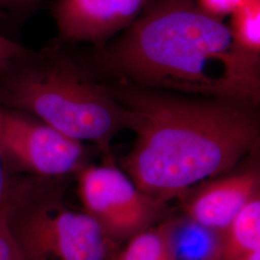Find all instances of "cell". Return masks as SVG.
<instances>
[{
    "label": "cell",
    "instance_id": "obj_1",
    "mask_svg": "<svg viewBox=\"0 0 260 260\" xmlns=\"http://www.w3.org/2000/svg\"><path fill=\"white\" fill-rule=\"evenodd\" d=\"M135 140L121 169L146 195L167 204L232 172L259 138L258 105L106 82Z\"/></svg>",
    "mask_w": 260,
    "mask_h": 260
},
{
    "label": "cell",
    "instance_id": "obj_2",
    "mask_svg": "<svg viewBox=\"0 0 260 260\" xmlns=\"http://www.w3.org/2000/svg\"><path fill=\"white\" fill-rule=\"evenodd\" d=\"M94 73L143 88L259 104L260 61L196 0H149L135 21L82 52Z\"/></svg>",
    "mask_w": 260,
    "mask_h": 260
},
{
    "label": "cell",
    "instance_id": "obj_3",
    "mask_svg": "<svg viewBox=\"0 0 260 260\" xmlns=\"http://www.w3.org/2000/svg\"><path fill=\"white\" fill-rule=\"evenodd\" d=\"M0 106L26 112L79 143L108 152L124 111L83 53L55 41L0 63Z\"/></svg>",
    "mask_w": 260,
    "mask_h": 260
},
{
    "label": "cell",
    "instance_id": "obj_4",
    "mask_svg": "<svg viewBox=\"0 0 260 260\" xmlns=\"http://www.w3.org/2000/svg\"><path fill=\"white\" fill-rule=\"evenodd\" d=\"M64 178L12 174L4 204L23 260H113L120 245L83 210L67 205Z\"/></svg>",
    "mask_w": 260,
    "mask_h": 260
},
{
    "label": "cell",
    "instance_id": "obj_5",
    "mask_svg": "<svg viewBox=\"0 0 260 260\" xmlns=\"http://www.w3.org/2000/svg\"><path fill=\"white\" fill-rule=\"evenodd\" d=\"M76 177L82 210L119 245L165 218L166 204L143 193L113 163L88 164Z\"/></svg>",
    "mask_w": 260,
    "mask_h": 260
},
{
    "label": "cell",
    "instance_id": "obj_6",
    "mask_svg": "<svg viewBox=\"0 0 260 260\" xmlns=\"http://www.w3.org/2000/svg\"><path fill=\"white\" fill-rule=\"evenodd\" d=\"M0 144L12 174L60 179L88 165L84 144L26 112L1 106Z\"/></svg>",
    "mask_w": 260,
    "mask_h": 260
},
{
    "label": "cell",
    "instance_id": "obj_7",
    "mask_svg": "<svg viewBox=\"0 0 260 260\" xmlns=\"http://www.w3.org/2000/svg\"><path fill=\"white\" fill-rule=\"evenodd\" d=\"M149 0H56L52 15L58 28L56 41L101 47L130 26Z\"/></svg>",
    "mask_w": 260,
    "mask_h": 260
},
{
    "label": "cell",
    "instance_id": "obj_8",
    "mask_svg": "<svg viewBox=\"0 0 260 260\" xmlns=\"http://www.w3.org/2000/svg\"><path fill=\"white\" fill-rule=\"evenodd\" d=\"M259 194V172L248 169L205 181L179 202L181 212L186 216L223 233L244 206Z\"/></svg>",
    "mask_w": 260,
    "mask_h": 260
},
{
    "label": "cell",
    "instance_id": "obj_9",
    "mask_svg": "<svg viewBox=\"0 0 260 260\" xmlns=\"http://www.w3.org/2000/svg\"><path fill=\"white\" fill-rule=\"evenodd\" d=\"M172 260H221L223 233L196 222L185 214L157 223Z\"/></svg>",
    "mask_w": 260,
    "mask_h": 260
},
{
    "label": "cell",
    "instance_id": "obj_10",
    "mask_svg": "<svg viewBox=\"0 0 260 260\" xmlns=\"http://www.w3.org/2000/svg\"><path fill=\"white\" fill-rule=\"evenodd\" d=\"M260 250V194L237 214L223 232L221 260H232Z\"/></svg>",
    "mask_w": 260,
    "mask_h": 260
},
{
    "label": "cell",
    "instance_id": "obj_11",
    "mask_svg": "<svg viewBox=\"0 0 260 260\" xmlns=\"http://www.w3.org/2000/svg\"><path fill=\"white\" fill-rule=\"evenodd\" d=\"M230 18L228 25L235 45L260 61V0H246Z\"/></svg>",
    "mask_w": 260,
    "mask_h": 260
},
{
    "label": "cell",
    "instance_id": "obj_12",
    "mask_svg": "<svg viewBox=\"0 0 260 260\" xmlns=\"http://www.w3.org/2000/svg\"><path fill=\"white\" fill-rule=\"evenodd\" d=\"M113 260H172L158 224L132 237Z\"/></svg>",
    "mask_w": 260,
    "mask_h": 260
},
{
    "label": "cell",
    "instance_id": "obj_13",
    "mask_svg": "<svg viewBox=\"0 0 260 260\" xmlns=\"http://www.w3.org/2000/svg\"><path fill=\"white\" fill-rule=\"evenodd\" d=\"M44 0H0V20L13 29L21 27L30 19Z\"/></svg>",
    "mask_w": 260,
    "mask_h": 260
},
{
    "label": "cell",
    "instance_id": "obj_14",
    "mask_svg": "<svg viewBox=\"0 0 260 260\" xmlns=\"http://www.w3.org/2000/svg\"><path fill=\"white\" fill-rule=\"evenodd\" d=\"M246 0H196L198 6L215 19L224 20L231 17Z\"/></svg>",
    "mask_w": 260,
    "mask_h": 260
},
{
    "label": "cell",
    "instance_id": "obj_15",
    "mask_svg": "<svg viewBox=\"0 0 260 260\" xmlns=\"http://www.w3.org/2000/svg\"><path fill=\"white\" fill-rule=\"evenodd\" d=\"M0 260H23L10 235L4 217V207L0 212Z\"/></svg>",
    "mask_w": 260,
    "mask_h": 260
},
{
    "label": "cell",
    "instance_id": "obj_16",
    "mask_svg": "<svg viewBox=\"0 0 260 260\" xmlns=\"http://www.w3.org/2000/svg\"><path fill=\"white\" fill-rule=\"evenodd\" d=\"M11 176L12 173L6 163L2 147L0 144V212L4 207V204L7 198Z\"/></svg>",
    "mask_w": 260,
    "mask_h": 260
},
{
    "label": "cell",
    "instance_id": "obj_17",
    "mask_svg": "<svg viewBox=\"0 0 260 260\" xmlns=\"http://www.w3.org/2000/svg\"><path fill=\"white\" fill-rule=\"evenodd\" d=\"M26 48L15 40L0 34V63L13 56L18 55Z\"/></svg>",
    "mask_w": 260,
    "mask_h": 260
},
{
    "label": "cell",
    "instance_id": "obj_18",
    "mask_svg": "<svg viewBox=\"0 0 260 260\" xmlns=\"http://www.w3.org/2000/svg\"><path fill=\"white\" fill-rule=\"evenodd\" d=\"M232 260H260V250L244 253Z\"/></svg>",
    "mask_w": 260,
    "mask_h": 260
}]
</instances>
